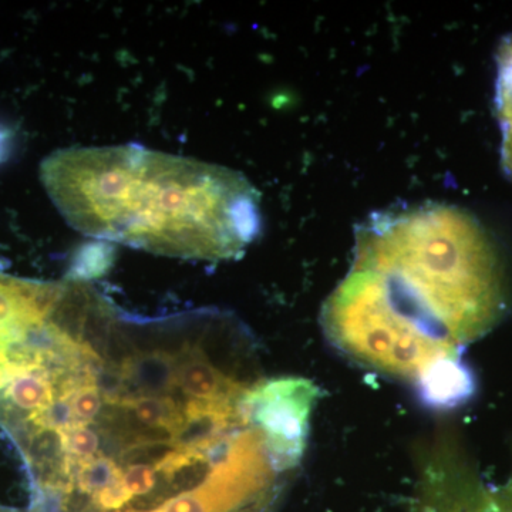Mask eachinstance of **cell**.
Returning <instances> with one entry per match:
<instances>
[{
	"mask_svg": "<svg viewBox=\"0 0 512 512\" xmlns=\"http://www.w3.org/2000/svg\"><path fill=\"white\" fill-rule=\"evenodd\" d=\"M93 333L53 367L16 441L36 497L52 512H138L194 490L231 437L197 420L177 348L121 311Z\"/></svg>",
	"mask_w": 512,
	"mask_h": 512,
	"instance_id": "6da1fadb",
	"label": "cell"
},
{
	"mask_svg": "<svg viewBox=\"0 0 512 512\" xmlns=\"http://www.w3.org/2000/svg\"><path fill=\"white\" fill-rule=\"evenodd\" d=\"M353 255L320 323L333 348L380 375L416 387L507 312L500 251L484 225L456 205L373 215L356 229Z\"/></svg>",
	"mask_w": 512,
	"mask_h": 512,
	"instance_id": "7a4b0ae2",
	"label": "cell"
},
{
	"mask_svg": "<svg viewBox=\"0 0 512 512\" xmlns=\"http://www.w3.org/2000/svg\"><path fill=\"white\" fill-rule=\"evenodd\" d=\"M40 178L74 229L153 254L227 261L261 232L258 192L220 165L138 146L66 148Z\"/></svg>",
	"mask_w": 512,
	"mask_h": 512,
	"instance_id": "3957f363",
	"label": "cell"
},
{
	"mask_svg": "<svg viewBox=\"0 0 512 512\" xmlns=\"http://www.w3.org/2000/svg\"><path fill=\"white\" fill-rule=\"evenodd\" d=\"M319 389L302 377L262 380L247 399L252 426L262 434L272 466L286 473L299 466Z\"/></svg>",
	"mask_w": 512,
	"mask_h": 512,
	"instance_id": "277c9868",
	"label": "cell"
},
{
	"mask_svg": "<svg viewBox=\"0 0 512 512\" xmlns=\"http://www.w3.org/2000/svg\"><path fill=\"white\" fill-rule=\"evenodd\" d=\"M416 389L427 406L450 409L470 400L476 392V379L463 357H451L437 363Z\"/></svg>",
	"mask_w": 512,
	"mask_h": 512,
	"instance_id": "5b68a950",
	"label": "cell"
},
{
	"mask_svg": "<svg viewBox=\"0 0 512 512\" xmlns=\"http://www.w3.org/2000/svg\"><path fill=\"white\" fill-rule=\"evenodd\" d=\"M495 109L501 127V160L512 178V33L501 42L497 52Z\"/></svg>",
	"mask_w": 512,
	"mask_h": 512,
	"instance_id": "8992f818",
	"label": "cell"
},
{
	"mask_svg": "<svg viewBox=\"0 0 512 512\" xmlns=\"http://www.w3.org/2000/svg\"><path fill=\"white\" fill-rule=\"evenodd\" d=\"M13 144H15L13 131L5 124L0 123V164L8 160L10 153H12Z\"/></svg>",
	"mask_w": 512,
	"mask_h": 512,
	"instance_id": "52a82bcc",
	"label": "cell"
}]
</instances>
